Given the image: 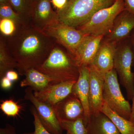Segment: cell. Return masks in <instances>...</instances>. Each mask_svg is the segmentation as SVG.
<instances>
[{"label": "cell", "instance_id": "cell-1", "mask_svg": "<svg viewBox=\"0 0 134 134\" xmlns=\"http://www.w3.org/2000/svg\"><path fill=\"white\" fill-rule=\"evenodd\" d=\"M2 36L7 48L17 63V69L20 75L23 76L27 69H36L41 65L56 43L31 24L18 27L11 37Z\"/></svg>", "mask_w": 134, "mask_h": 134}, {"label": "cell", "instance_id": "cell-2", "mask_svg": "<svg viewBox=\"0 0 134 134\" xmlns=\"http://www.w3.org/2000/svg\"><path fill=\"white\" fill-rule=\"evenodd\" d=\"M36 69L52 77L55 83L77 81L79 75V67L74 56L57 43L46 59Z\"/></svg>", "mask_w": 134, "mask_h": 134}, {"label": "cell", "instance_id": "cell-3", "mask_svg": "<svg viewBox=\"0 0 134 134\" xmlns=\"http://www.w3.org/2000/svg\"><path fill=\"white\" fill-rule=\"evenodd\" d=\"M116 0H69L66 7L57 12L60 21L77 28L99 10L110 7Z\"/></svg>", "mask_w": 134, "mask_h": 134}, {"label": "cell", "instance_id": "cell-4", "mask_svg": "<svg viewBox=\"0 0 134 134\" xmlns=\"http://www.w3.org/2000/svg\"><path fill=\"white\" fill-rule=\"evenodd\" d=\"M125 9L124 0H116L110 7L97 11L76 29L85 34L105 36L110 32L116 17Z\"/></svg>", "mask_w": 134, "mask_h": 134}, {"label": "cell", "instance_id": "cell-5", "mask_svg": "<svg viewBox=\"0 0 134 134\" xmlns=\"http://www.w3.org/2000/svg\"><path fill=\"white\" fill-rule=\"evenodd\" d=\"M133 63V52L129 37L116 47L114 68L120 83L126 90L128 99L131 100L134 95V75L132 70Z\"/></svg>", "mask_w": 134, "mask_h": 134}, {"label": "cell", "instance_id": "cell-6", "mask_svg": "<svg viewBox=\"0 0 134 134\" xmlns=\"http://www.w3.org/2000/svg\"><path fill=\"white\" fill-rule=\"evenodd\" d=\"M114 68L105 75L103 97L104 102L120 116L129 120L131 105L122 95Z\"/></svg>", "mask_w": 134, "mask_h": 134}, {"label": "cell", "instance_id": "cell-7", "mask_svg": "<svg viewBox=\"0 0 134 134\" xmlns=\"http://www.w3.org/2000/svg\"><path fill=\"white\" fill-rule=\"evenodd\" d=\"M43 31L66 48L74 58L77 48L86 35L60 21L48 25Z\"/></svg>", "mask_w": 134, "mask_h": 134}, {"label": "cell", "instance_id": "cell-8", "mask_svg": "<svg viewBox=\"0 0 134 134\" xmlns=\"http://www.w3.org/2000/svg\"><path fill=\"white\" fill-rule=\"evenodd\" d=\"M24 98L29 100L35 108L40 120L47 130L52 134H63V130L52 106L37 98L31 87L25 90Z\"/></svg>", "mask_w": 134, "mask_h": 134}, {"label": "cell", "instance_id": "cell-9", "mask_svg": "<svg viewBox=\"0 0 134 134\" xmlns=\"http://www.w3.org/2000/svg\"><path fill=\"white\" fill-rule=\"evenodd\" d=\"M134 30V14L125 9L116 17L110 32L104 39L117 45L128 38Z\"/></svg>", "mask_w": 134, "mask_h": 134}, {"label": "cell", "instance_id": "cell-10", "mask_svg": "<svg viewBox=\"0 0 134 134\" xmlns=\"http://www.w3.org/2000/svg\"><path fill=\"white\" fill-rule=\"evenodd\" d=\"M52 107L59 120L83 119L84 121L83 107L77 96L73 92Z\"/></svg>", "mask_w": 134, "mask_h": 134}, {"label": "cell", "instance_id": "cell-11", "mask_svg": "<svg viewBox=\"0 0 134 134\" xmlns=\"http://www.w3.org/2000/svg\"><path fill=\"white\" fill-rule=\"evenodd\" d=\"M51 0H36L30 24L43 31L48 25L59 21V15L51 6Z\"/></svg>", "mask_w": 134, "mask_h": 134}, {"label": "cell", "instance_id": "cell-12", "mask_svg": "<svg viewBox=\"0 0 134 134\" xmlns=\"http://www.w3.org/2000/svg\"><path fill=\"white\" fill-rule=\"evenodd\" d=\"M76 82L71 81L52 83L40 91H33L34 94L39 100L53 107L72 93Z\"/></svg>", "mask_w": 134, "mask_h": 134}, {"label": "cell", "instance_id": "cell-13", "mask_svg": "<svg viewBox=\"0 0 134 134\" xmlns=\"http://www.w3.org/2000/svg\"><path fill=\"white\" fill-rule=\"evenodd\" d=\"M104 37L85 35L77 48L75 56L79 67L89 66L92 63Z\"/></svg>", "mask_w": 134, "mask_h": 134}, {"label": "cell", "instance_id": "cell-14", "mask_svg": "<svg viewBox=\"0 0 134 134\" xmlns=\"http://www.w3.org/2000/svg\"><path fill=\"white\" fill-rule=\"evenodd\" d=\"M90 69L89 105L91 115L101 112L103 103V93L105 75H102L93 66Z\"/></svg>", "mask_w": 134, "mask_h": 134}, {"label": "cell", "instance_id": "cell-15", "mask_svg": "<svg viewBox=\"0 0 134 134\" xmlns=\"http://www.w3.org/2000/svg\"><path fill=\"white\" fill-rule=\"evenodd\" d=\"M90 69L88 66L79 67L78 79L75 83L72 92L79 99L84 110V122L86 126L91 117L89 105Z\"/></svg>", "mask_w": 134, "mask_h": 134}, {"label": "cell", "instance_id": "cell-16", "mask_svg": "<svg viewBox=\"0 0 134 134\" xmlns=\"http://www.w3.org/2000/svg\"><path fill=\"white\" fill-rule=\"evenodd\" d=\"M117 46L103 38L96 57L90 65L105 75L114 68V60Z\"/></svg>", "mask_w": 134, "mask_h": 134}, {"label": "cell", "instance_id": "cell-17", "mask_svg": "<svg viewBox=\"0 0 134 134\" xmlns=\"http://www.w3.org/2000/svg\"><path fill=\"white\" fill-rule=\"evenodd\" d=\"M86 127L89 134H121L111 120L101 112L91 115Z\"/></svg>", "mask_w": 134, "mask_h": 134}, {"label": "cell", "instance_id": "cell-18", "mask_svg": "<svg viewBox=\"0 0 134 134\" xmlns=\"http://www.w3.org/2000/svg\"><path fill=\"white\" fill-rule=\"evenodd\" d=\"M23 76L25 78L20 82V86L31 87L34 91H40L55 83L52 77L34 68L27 69Z\"/></svg>", "mask_w": 134, "mask_h": 134}, {"label": "cell", "instance_id": "cell-19", "mask_svg": "<svg viewBox=\"0 0 134 134\" xmlns=\"http://www.w3.org/2000/svg\"><path fill=\"white\" fill-rule=\"evenodd\" d=\"M101 112L111 120L121 134H134V123L114 111L104 102Z\"/></svg>", "mask_w": 134, "mask_h": 134}, {"label": "cell", "instance_id": "cell-20", "mask_svg": "<svg viewBox=\"0 0 134 134\" xmlns=\"http://www.w3.org/2000/svg\"><path fill=\"white\" fill-rule=\"evenodd\" d=\"M18 64L10 53L2 35L0 38V77L5 76L7 72L17 68Z\"/></svg>", "mask_w": 134, "mask_h": 134}, {"label": "cell", "instance_id": "cell-21", "mask_svg": "<svg viewBox=\"0 0 134 134\" xmlns=\"http://www.w3.org/2000/svg\"><path fill=\"white\" fill-rule=\"evenodd\" d=\"M36 0H9L14 10L27 24H30L32 14Z\"/></svg>", "mask_w": 134, "mask_h": 134}, {"label": "cell", "instance_id": "cell-22", "mask_svg": "<svg viewBox=\"0 0 134 134\" xmlns=\"http://www.w3.org/2000/svg\"><path fill=\"white\" fill-rule=\"evenodd\" d=\"M63 130L69 134H89L83 119L73 121L59 120Z\"/></svg>", "mask_w": 134, "mask_h": 134}, {"label": "cell", "instance_id": "cell-23", "mask_svg": "<svg viewBox=\"0 0 134 134\" xmlns=\"http://www.w3.org/2000/svg\"><path fill=\"white\" fill-rule=\"evenodd\" d=\"M4 18L12 19L18 27L27 24L14 10L9 3L0 4V18Z\"/></svg>", "mask_w": 134, "mask_h": 134}, {"label": "cell", "instance_id": "cell-24", "mask_svg": "<svg viewBox=\"0 0 134 134\" xmlns=\"http://www.w3.org/2000/svg\"><path fill=\"white\" fill-rule=\"evenodd\" d=\"M0 109L5 115L8 117H15L19 115L22 107L13 99H7L2 100Z\"/></svg>", "mask_w": 134, "mask_h": 134}, {"label": "cell", "instance_id": "cell-25", "mask_svg": "<svg viewBox=\"0 0 134 134\" xmlns=\"http://www.w3.org/2000/svg\"><path fill=\"white\" fill-rule=\"evenodd\" d=\"M17 27L16 23L12 19L0 18V31L2 36L11 37L16 32Z\"/></svg>", "mask_w": 134, "mask_h": 134}, {"label": "cell", "instance_id": "cell-26", "mask_svg": "<svg viewBox=\"0 0 134 134\" xmlns=\"http://www.w3.org/2000/svg\"><path fill=\"white\" fill-rule=\"evenodd\" d=\"M30 110L34 119L33 121L34 126V134H52L47 130L42 125L39 118L37 111L33 105L32 106Z\"/></svg>", "mask_w": 134, "mask_h": 134}, {"label": "cell", "instance_id": "cell-27", "mask_svg": "<svg viewBox=\"0 0 134 134\" xmlns=\"http://www.w3.org/2000/svg\"><path fill=\"white\" fill-rule=\"evenodd\" d=\"M69 0H51V2L57 12L64 9L67 6Z\"/></svg>", "mask_w": 134, "mask_h": 134}, {"label": "cell", "instance_id": "cell-28", "mask_svg": "<svg viewBox=\"0 0 134 134\" xmlns=\"http://www.w3.org/2000/svg\"><path fill=\"white\" fill-rule=\"evenodd\" d=\"M0 134H18L16 132L14 127L7 124L5 127L0 129Z\"/></svg>", "mask_w": 134, "mask_h": 134}, {"label": "cell", "instance_id": "cell-29", "mask_svg": "<svg viewBox=\"0 0 134 134\" xmlns=\"http://www.w3.org/2000/svg\"><path fill=\"white\" fill-rule=\"evenodd\" d=\"M1 79V86L2 89L8 90L12 87V82L5 76Z\"/></svg>", "mask_w": 134, "mask_h": 134}, {"label": "cell", "instance_id": "cell-30", "mask_svg": "<svg viewBox=\"0 0 134 134\" xmlns=\"http://www.w3.org/2000/svg\"><path fill=\"white\" fill-rule=\"evenodd\" d=\"M5 76L12 82L16 81L19 78L18 74L13 70H9L7 72Z\"/></svg>", "mask_w": 134, "mask_h": 134}, {"label": "cell", "instance_id": "cell-31", "mask_svg": "<svg viewBox=\"0 0 134 134\" xmlns=\"http://www.w3.org/2000/svg\"><path fill=\"white\" fill-rule=\"evenodd\" d=\"M125 9L134 14V0H124Z\"/></svg>", "mask_w": 134, "mask_h": 134}, {"label": "cell", "instance_id": "cell-32", "mask_svg": "<svg viewBox=\"0 0 134 134\" xmlns=\"http://www.w3.org/2000/svg\"><path fill=\"white\" fill-rule=\"evenodd\" d=\"M130 43H131V46L132 48V50L133 52V66L134 67V30L132 32L130 37Z\"/></svg>", "mask_w": 134, "mask_h": 134}, {"label": "cell", "instance_id": "cell-33", "mask_svg": "<svg viewBox=\"0 0 134 134\" xmlns=\"http://www.w3.org/2000/svg\"><path fill=\"white\" fill-rule=\"evenodd\" d=\"M132 105H131V112L129 120L134 123V95L132 99Z\"/></svg>", "mask_w": 134, "mask_h": 134}, {"label": "cell", "instance_id": "cell-34", "mask_svg": "<svg viewBox=\"0 0 134 134\" xmlns=\"http://www.w3.org/2000/svg\"><path fill=\"white\" fill-rule=\"evenodd\" d=\"M9 2V0H0V4H4Z\"/></svg>", "mask_w": 134, "mask_h": 134}, {"label": "cell", "instance_id": "cell-35", "mask_svg": "<svg viewBox=\"0 0 134 134\" xmlns=\"http://www.w3.org/2000/svg\"><path fill=\"white\" fill-rule=\"evenodd\" d=\"M22 134H34L33 132H26V133H23Z\"/></svg>", "mask_w": 134, "mask_h": 134}]
</instances>
